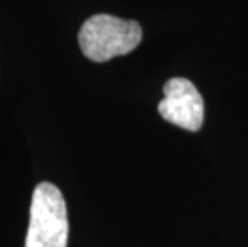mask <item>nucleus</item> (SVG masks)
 <instances>
[{
  "mask_svg": "<svg viewBox=\"0 0 248 247\" xmlns=\"http://www.w3.org/2000/svg\"><path fill=\"white\" fill-rule=\"evenodd\" d=\"M142 39V29L136 21L112 15H94L82 24L78 45L82 53L94 63H104L133 51Z\"/></svg>",
  "mask_w": 248,
  "mask_h": 247,
  "instance_id": "1",
  "label": "nucleus"
},
{
  "mask_svg": "<svg viewBox=\"0 0 248 247\" xmlns=\"http://www.w3.org/2000/svg\"><path fill=\"white\" fill-rule=\"evenodd\" d=\"M69 238L67 207L60 188L50 181L35 186L24 247H66Z\"/></svg>",
  "mask_w": 248,
  "mask_h": 247,
  "instance_id": "2",
  "label": "nucleus"
},
{
  "mask_svg": "<svg viewBox=\"0 0 248 247\" xmlns=\"http://www.w3.org/2000/svg\"><path fill=\"white\" fill-rule=\"evenodd\" d=\"M159 113L167 122H171L189 132H197L203 124V98L191 81L173 77L163 85V99Z\"/></svg>",
  "mask_w": 248,
  "mask_h": 247,
  "instance_id": "3",
  "label": "nucleus"
}]
</instances>
